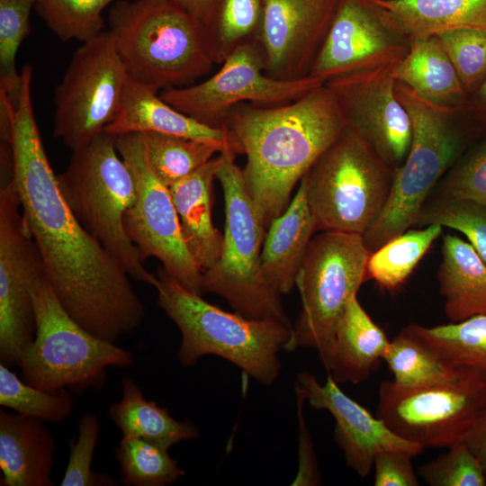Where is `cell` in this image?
I'll return each instance as SVG.
<instances>
[{
  "label": "cell",
  "instance_id": "obj_1",
  "mask_svg": "<svg viewBox=\"0 0 486 486\" xmlns=\"http://www.w3.org/2000/svg\"><path fill=\"white\" fill-rule=\"evenodd\" d=\"M32 82L22 78L11 139L23 220L62 306L87 331L114 343L141 324L145 308L121 264L66 202L36 122Z\"/></svg>",
  "mask_w": 486,
  "mask_h": 486
},
{
  "label": "cell",
  "instance_id": "obj_2",
  "mask_svg": "<svg viewBox=\"0 0 486 486\" xmlns=\"http://www.w3.org/2000/svg\"><path fill=\"white\" fill-rule=\"evenodd\" d=\"M346 122L324 85L284 104L242 103L222 128L236 154H244L245 186L267 229L291 202L295 185L339 137Z\"/></svg>",
  "mask_w": 486,
  "mask_h": 486
},
{
  "label": "cell",
  "instance_id": "obj_3",
  "mask_svg": "<svg viewBox=\"0 0 486 486\" xmlns=\"http://www.w3.org/2000/svg\"><path fill=\"white\" fill-rule=\"evenodd\" d=\"M107 20L128 76L158 92L193 85L215 65L203 26L173 0H120Z\"/></svg>",
  "mask_w": 486,
  "mask_h": 486
},
{
  "label": "cell",
  "instance_id": "obj_4",
  "mask_svg": "<svg viewBox=\"0 0 486 486\" xmlns=\"http://www.w3.org/2000/svg\"><path fill=\"white\" fill-rule=\"evenodd\" d=\"M158 277V304L180 330L176 356L184 366L213 355L263 385L275 382L281 370L278 353L290 339L291 327L274 319L226 311L187 290L163 268Z\"/></svg>",
  "mask_w": 486,
  "mask_h": 486
},
{
  "label": "cell",
  "instance_id": "obj_5",
  "mask_svg": "<svg viewBox=\"0 0 486 486\" xmlns=\"http://www.w3.org/2000/svg\"><path fill=\"white\" fill-rule=\"evenodd\" d=\"M395 92L411 121V143L404 162L394 170L384 208L363 235L371 252L415 226L431 192L467 145L460 111L430 103L400 82Z\"/></svg>",
  "mask_w": 486,
  "mask_h": 486
},
{
  "label": "cell",
  "instance_id": "obj_6",
  "mask_svg": "<svg viewBox=\"0 0 486 486\" xmlns=\"http://www.w3.org/2000/svg\"><path fill=\"white\" fill-rule=\"evenodd\" d=\"M59 190L84 229L98 240L137 282L159 287L130 240L124 218L136 199L133 176L120 156L115 137L101 133L72 150L67 168L57 176Z\"/></svg>",
  "mask_w": 486,
  "mask_h": 486
},
{
  "label": "cell",
  "instance_id": "obj_7",
  "mask_svg": "<svg viewBox=\"0 0 486 486\" xmlns=\"http://www.w3.org/2000/svg\"><path fill=\"white\" fill-rule=\"evenodd\" d=\"M36 320L33 341L20 363L22 379L43 390L100 389L106 368H128L133 353L99 338L78 324L58 301L45 272L32 285Z\"/></svg>",
  "mask_w": 486,
  "mask_h": 486
},
{
  "label": "cell",
  "instance_id": "obj_8",
  "mask_svg": "<svg viewBox=\"0 0 486 486\" xmlns=\"http://www.w3.org/2000/svg\"><path fill=\"white\" fill-rule=\"evenodd\" d=\"M217 173L224 195L225 226L219 259L202 274L203 292L224 298L238 313L253 319H274L292 328L281 294L266 281L261 252L266 228L248 194L236 154L220 152Z\"/></svg>",
  "mask_w": 486,
  "mask_h": 486
},
{
  "label": "cell",
  "instance_id": "obj_9",
  "mask_svg": "<svg viewBox=\"0 0 486 486\" xmlns=\"http://www.w3.org/2000/svg\"><path fill=\"white\" fill-rule=\"evenodd\" d=\"M394 170L346 126L301 180L316 231L363 236L388 201Z\"/></svg>",
  "mask_w": 486,
  "mask_h": 486
},
{
  "label": "cell",
  "instance_id": "obj_10",
  "mask_svg": "<svg viewBox=\"0 0 486 486\" xmlns=\"http://www.w3.org/2000/svg\"><path fill=\"white\" fill-rule=\"evenodd\" d=\"M371 253L359 234L322 231L312 237L295 281L302 310L284 350L314 348L328 371L338 320L366 280Z\"/></svg>",
  "mask_w": 486,
  "mask_h": 486
},
{
  "label": "cell",
  "instance_id": "obj_11",
  "mask_svg": "<svg viewBox=\"0 0 486 486\" xmlns=\"http://www.w3.org/2000/svg\"><path fill=\"white\" fill-rule=\"evenodd\" d=\"M376 416L401 438L423 448H448L463 441L486 410V378L465 367L455 378L402 387L383 381Z\"/></svg>",
  "mask_w": 486,
  "mask_h": 486
},
{
  "label": "cell",
  "instance_id": "obj_12",
  "mask_svg": "<svg viewBox=\"0 0 486 486\" xmlns=\"http://www.w3.org/2000/svg\"><path fill=\"white\" fill-rule=\"evenodd\" d=\"M128 79L109 31L83 42L54 91L53 136L71 150L98 137L116 118Z\"/></svg>",
  "mask_w": 486,
  "mask_h": 486
},
{
  "label": "cell",
  "instance_id": "obj_13",
  "mask_svg": "<svg viewBox=\"0 0 486 486\" xmlns=\"http://www.w3.org/2000/svg\"><path fill=\"white\" fill-rule=\"evenodd\" d=\"M115 145L136 185L135 202L124 218L130 240L143 261L158 258L184 287L202 295V271L185 245L169 187L148 165L140 133L117 136Z\"/></svg>",
  "mask_w": 486,
  "mask_h": 486
},
{
  "label": "cell",
  "instance_id": "obj_14",
  "mask_svg": "<svg viewBox=\"0 0 486 486\" xmlns=\"http://www.w3.org/2000/svg\"><path fill=\"white\" fill-rule=\"evenodd\" d=\"M220 65V68L204 81L162 90L159 96L194 120L223 129L227 112L237 104H288L325 84L312 76L292 81L267 76L257 43L239 47Z\"/></svg>",
  "mask_w": 486,
  "mask_h": 486
},
{
  "label": "cell",
  "instance_id": "obj_15",
  "mask_svg": "<svg viewBox=\"0 0 486 486\" xmlns=\"http://www.w3.org/2000/svg\"><path fill=\"white\" fill-rule=\"evenodd\" d=\"M43 272L13 178L0 188V364L10 368L20 366L24 350L35 338L32 285Z\"/></svg>",
  "mask_w": 486,
  "mask_h": 486
},
{
  "label": "cell",
  "instance_id": "obj_16",
  "mask_svg": "<svg viewBox=\"0 0 486 486\" xmlns=\"http://www.w3.org/2000/svg\"><path fill=\"white\" fill-rule=\"evenodd\" d=\"M395 64L344 74L325 82L347 127L393 169L404 162L412 137L410 118L395 92Z\"/></svg>",
  "mask_w": 486,
  "mask_h": 486
},
{
  "label": "cell",
  "instance_id": "obj_17",
  "mask_svg": "<svg viewBox=\"0 0 486 486\" xmlns=\"http://www.w3.org/2000/svg\"><path fill=\"white\" fill-rule=\"evenodd\" d=\"M410 38L374 0H340L310 76L330 78L398 63Z\"/></svg>",
  "mask_w": 486,
  "mask_h": 486
},
{
  "label": "cell",
  "instance_id": "obj_18",
  "mask_svg": "<svg viewBox=\"0 0 486 486\" xmlns=\"http://www.w3.org/2000/svg\"><path fill=\"white\" fill-rule=\"evenodd\" d=\"M340 0H263L258 46L265 73L292 81L309 76Z\"/></svg>",
  "mask_w": 486,
  "mask_h": 486
},
{
  "label": "cell",
  "instance_id": "obj_19",
  "mask_svg": "<svg viewBox=\"0 0 486 486\" xmlns=\"http://www.w3.org/2000/svg\"><path fill=\"white\" fill-rule=\"evenodd\" d=\"M294 387L302 392L305 401L312 408L326 410L332 415L336 422L335 442L348 467L360 477L370 473L380 452L405 450L418 455L424 450L421 446L393 433L382 419L374 417L347 396L329 374L321 384L312 374L302 372L297 375Z\"/></svg>",
  "mask_w": 486,
  "mask_h": 486
},
{
  "label": "cell",
  "instance_id": "obj_20",
  "mask_svg": "<svg viewBox=\"0 0 486 486\" xmlns=\"http://www.w3.org/2000/svg\"><path fill=\"white\" fill-rule=\"evenodd\" d=\"M55 438L34 418L0 410L2 486H53Z\"/></svg>",
  "mask_w": 486,
  "mask_h": 486
},
{
  "label": "cell",
  "instance_id": "obj_21",
  "mask_svg": "<svg viewBox=\"0 0 486 486\" xmlns=\"http://www.w3.org/2000/svg\"><path fill=\"white\" fill-rule=\"evenodd\" d=\"M104 131L114 137L130 133L158 132L213 141L228 146L235 153L224 129L208 126L179 112L158 95V91L130 76L120 111Z\"/></svg>",
  "mask_w": 486,
  "mask_h": 486
},
{
  "label": "cell",
  "instance_id": "obj_22",
  "mask_svg": "<svg viewBox=\"0 0 486 486\" xmlns=\"http://www.w3.org/2000/svg\"><path fill=\"white\" fill-rule=\"evenodd\" d=\"M222 163L221 153L169 187L185 245L202 271L219 259L223 234L213 225V182Z\"/></svg>",
  "mask_w": 486,
  "mask_h": 486
},
{
  "label": "cell",
  "instance_id": "obj_23",
  "mask_svg": "<svg viewBox=\"0 0 486 486\" xmlns=\"http://www.w3.org/2000/svg\"><path fill=\"white\" fill-rule=\"evenodd\" d=\"M315 231L305 187L300 182L285 211L266 229L262 247L263 275L281 295L289 293L295 286L298 271Z\"/></svg>",
  "mask_w": 486,
  "mask_h": 486
},
{
  "label": "cell",
  "instance_id": "obj_24",
  "mask_svg": "<svg viewBox=\"0 0 486 486\" xmlns=\"http://www.w3.org/2000/svg\"><path fill=\"white\" fill-rule=\"evenodd\" d=\"M389 342L354 295L338 320L327 372L338 384L360 383L378 368Z\"/></svg>",
  "mask_w": 486,
  "mask_h": 486
},
{
  "label": "cell",
  "instance_id": "obj_25",
  "mask_svg": "<svg viewBox=\"0 0 486 486\" xmlns=\"http://www.w3.org/2000/svg\"><path fill=\"white\" fill-rule=\"evenodd\" d=\"M402 83L435 104L464 110L468 94L436 36L410 37L405 57L392 68Z\"/></svg>",
  "mask_w": 486,
  "mask_h": 486
},
{
  "label": "cell",
  "instance_id": "obj_26",
  "mask_svg": "<svg viewBox=\"0 0 486 486\" xmlns=\"http://www.w3.org/2000/svg\"><path fill=\"white\" fill-rule=\"evenodd\" d=\"M437 281L451 322L486 314V263L469 242L449 233L443 237Z\"/></svg>",
  "mask_w": 486,
  "mask_h": 486
},
{
  "label": "cell",
  "instance_id": "obj_27",
  "mask_svg": "<svg viewBox=\"0 0 486 486\" xmlns=\"http://www.w3.org/2000/svg\"><path fill=\"white\" fill-rule=\"evenodd\" d=\"M409 38L456 29L486 32V0H374Z\"/></svg>",
  "mask_w": 486,
  "mask_h": 486
},
{
  "label": "cell",
  "instance_id": "obj_28",
  "mask_svg": "<svg viewBox=\"0 0 486 486\" xmlns=\"http://www.w3.org/2000/svg\"><path fill=\"white\" fill-rule=\"evenodd\" d=\"M122 384V399L110 406L108 414L122 436L141 438L169 450L181 441L200 436L199 428L191 421L176 420L166 409L146 400L131 378L123 377Z\"/></svg>",
  "mask_w": 486,
  "mask_h": 486
},
{
  "label": "cell",
  "instance_id": "obj_29",
  "mask_svg": "<svg viewBox=\"0 0 486 486\" xmlns=\"http://www.w3.org/2000/svg\"><path fill=\"white\" fill-rule=\"evenodd\" d=\"M408 331L440 359L486 378V314L436 327L410 324Z\"/></svg>",
  "mask_w": 486,
  "mask_h": 486
},
{
  "label": "cell",
  "instance_id": "obj_30",
  "mask_svg": "<svg viewBox=\"0 0 486 486\" xmlns=\"http://www.w3.org/2000/svg\"><path fill=\"white\" fill-rule=\"evenodd\" d=\"M263 18V0H214L203 24L206 42L215 64L233 51L257 43Z\"/></svg>",
  "mask_w": 486,
  "mask_h": 486
},
{
  "label": "cell",
  "instance_id": "obj_31",
  "mask_svg": "<svg viewBox=\"0 0 486 486\" xmlns=\"http://www.w3.org/2000/svg\"><path fill=\"white\" fill-rule=\"evenodd\" d=\"M140 136L151 170L168 187L195 172L216 153L230 149L222 143L158 132Z\"/></svg>",
  "mask_w": 486,
  "mask_h": 486
},
{
  "label": "cell",
  "instance_id": "obj_32",
  "mask_svg": "<svg viewBox=\"0 0 486 486\" xmlns=\"http://www.w3.org/2000/svg\"><path fill=\"white\" fill-rule=\"evenodd\" d=\"M443 227L430 224L421 230H407L372 252L366 265V280L394 291L402 285L417 265L441 236Z\"/></svg>",
  "mask_w": 486,
  "mask_h": 486
},
{
  "label": "cell",
  "instance_id": "obj_33",
  "mask_svg": "<svg viewBox=\"0 0 486 486\" xmlns=\"http://www.w3.org/2000/svg\"><path fill=\"white\" fill-rule=\"evenodd\" d=\"M382 360L402 387H420L448 382L458 376L464 366L440 359L404 328L390 340Z\"/></svg>",
  "mask_w": 486,
  "mask_h": 486
},
{
  "label": "cell",
  "instance_id": "obj_34",
  "mask_svg": "<svg viewBox=\"0 0 486 486\" xmlns=\"http://www.w3.org/2000/svg\"><path fill=\"white\" fill-rule=\"evenodd\" d=\"M114 456L126 486H164L185 474L168 449L141 438L122 436Z\"/></svg>",
  "mask_w": 486,
  "mask_h": 486
},
{
  "label": "cell",
  "instance_id": "obj_35",
  "mask_svg": "<svg viewBox=\"0 0 486 486\" xmlns=\"http://www.w3.org/2000/svg\"><path fill=\"white\" fill-rule=\"evenodd\" d=\"M0 405L47 422H61L73 411L74 399L66 388L43 391L26 383L0 364Z\"/></svg>",
  "mask_w": 486,
  "mask_h": 486
},
{
  "label": "cell",
  "instance_id": "obj_36",
  "mask_svg": "<svg viewBox=\"0 0 486 486\" xmlns=\"http://www.w3.org/2000/svg\"><path fill=\"white\" fill-rule=\"evenodd\" d=\"M113 0H36L34 8L62 41L85 42L104 27L102 12Z\"/></svg>",
  "mask_w": 486,
  "mask_h": 486
},
{
  "label": "cell",
  "instance_id": "obj_37",
  "mask_svg": "<svg viewBox=\"0 0 486 486\" xmlns=\"http://www.w3.org/2000/svg\"><path fill=\"white\" fill-rule=\"evenodd\" d=\"M439 224L463 233L486 263V204L468 200L428 197L415 226Z\"/></svg>",
  "mask_w": 486,
  "mask_h": 486
},
{
  "label": "cell",
  "instance_id": "obj_38",
  "mask_svg": "<svg viewBox=\"0 0 486 486\" xmlns=\"http://www.w3.org/2000/svg\"><path fill=\"white\" fill-rule=\"evenodd\" d=\"M35 2L0 0V90L7 94L14 106L22 81L16 68V55L30 32L29 18Z\"/></svg>",
  "mask_w": 486,
  "mask_h": 486
},
{
  "label": "cell",
  "instance_id": "obj_39",
  "mask_svg": "<svg viewBox=\"0 0 486 486\" xmlns=\"http://www.w3.org/2000/svg\"><path fill=\"white\" fill-rule=\"evenodd\" d=\"M428 197L486 204V137L464 149Z\"/></svg>",
  "mask_w": 486,
  "mask_h": 486
},
{
  "label": "cell",
  "instance_id": "obj_40",
  "mask_svg": "<svg viewBox=\"0 0 486 486\" xmlns=\"http://www.w3.org/2000/svg\"><path fill=\"white\" fill-rule=\"evenodd\" d=\"M469 94L486 79V32L456 29L436 35Z\"/></svg>",
  "mask_w": 486,
  "mask_h": 486
},
{
  "label": "cell",
  "instance_id": "obj_41",
  "mask_svg": "<svg viewBox=\"0 0 486 486\" xmlns=\"http://www.w3.org/2000/svg\"><path fill=\"white\" fill-rule=\"evenodd\" d=\"M419 476L430 486H485L486 473L477 456L458 442L435 460L418 468Z\"/></svg>",
  "mask_w": 486,
  "mask_h": 486
},
{
  "label": "cell",
  "instance_id": "obj_42",
  "mask_svg": "<svg viewBox=\"0 0 486 486\" xmlns=\"http://www.w3.org/2000/svg\"><path fill=\"white\" fill-rule=\"evenodd\" d=\"M101 423L90 412L79 420L78 437L69 444V457L61 481L62 486H113L117 482L108 474L92 471V461L96 447Z\"/></svg>",
  "mask_w": 486,
  "mask_h": 486
},
{
  "label": "cell",
  "instance_id": "obj_43",
  "mask_svg": "<svg viewBox=\"0 0 486 486\" xmlns=\"http://www.w3.org/2000/svg\"><path fill=\"white\" fill-rule=\"evenodd\" d=\"M412 453L405 450H385L374 458L375 486H418V477L413 470Z\"/></svg>",
  "mask_w": 486,
  "mask_h": 486
},
{
  "label": "cell",
  "instance_id": "obj_44",
  "mask_svg": "<svg viewBox=\"0 0 486 486\" xmlns=\"http://www.w3.org/2000/svg\"><path fill=\"white\" fill-rule=\"evenodd\" d=\"M296 395L297 416L299 422V444H298V471L292 485H319L320 472L318 466L317 457L303 416V404L305 398L302 392L294 387Z\"/></svg>",
  "mask_w": 486,
  "mask_h": 486
},
{
  "label": "cell",
  "instance_id": "obj_45",
  "mask_svg": "<svg viewBox=\"0 0 486 486\" xmlns=\"http://www.w3.org/2000/svg\"><path fill=\"white\" fill-rule=\"evenodd\" d=\"M463 442L477 456L486 473V410L465 435Z\"/></svg>",
  "mask_w": 486,
  "mask_h": 486
},
{
  "label": "cell",
  "instance_id": "obj_46",
  "mask_svg": "<svg viewBox=\"0 0 486 486\" xmlns=\"http://www.w3.org/2000/svg\"><path fill=\"white\" fill-rule=\"evenodd\" d=\"M464 110L486 130V79L472 93L468 94Z\"/></svg>",
  "mask_w": 486,
  "mask_h": 486
},
{
  "label": "cell",
  "instance_id": "obj_47",
  "mask_svg": "<svg viewBox=\"0 0 486 486\" xmlns=\"http://www.w3.org/2000/svg\"><path fill=\"white\" fill-rule=\"evenodd\" d=\"M192 16H194L202 26L207 21L214 0H173Z\"/></svg>",
  "mask_w": 486,
  "mask_h": 486
}]
</instances>
